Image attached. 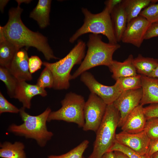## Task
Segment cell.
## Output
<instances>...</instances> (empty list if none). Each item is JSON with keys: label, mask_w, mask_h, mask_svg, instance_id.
Listing matches in <instances>:
<instances>
[{"label": "cell", "mask_w": 158, "mask_h": 158, "mask_svg": "<svg viewBox=\"0 0 158 158\" xmlns=\"http://www.w3.org/2000/svg\"><path fill=\"white\" fill-rule=\"evenodd\" d=\"M23 9L18 5L8 12V20L4 26L0 27L1 32L6 39L14 44L18 49L24 47L35 48L41 52L47 60L59 58L54 55L47 38L38 32H34L27 28L21 18Z\"/></svg>", "instance_id": "1"}, {"label": "cell", "mask_w": 158, "mask_h": 158, "mask_svg": "<svg viewBox=\"0 0 158 158\" xmlns=\"http://www.w3.org/2000/svg\"><path fill=\"white\" fill-rule=\"evenodd\" d=\"M25 109L22 107L19 112L23 123L20 125L11 124L8 126L7 131L16 135L34 139L38 145L44 147L53 136V133L48 130L47 126L51 110L47 107L41 114L35 116L27 113Z\"/></svg>", "instance_id": "2"}, {"label": "cell", "mask_w": 158, "mask_h": 158, "mask_svg": "<svg viewBox=\"0 0 158 158\" xmlns=\"http://www.w3.org/2000/svg\"><path fill=\"white\" fill-rule=\"evenodd\" d=\"M87 50L79 67L71 75L70 80L77 78L83 73L95 67L104 65L108 67L113 60L114 52L120 47L118 43H105L100 35L90 34L87 44Z\"/></svg>", "instance_id": "3"}, {"label": "cell", "mask_w": 158, "mask_h": 158, "mask_svg": "<svg viewBox=\"0 0 158 158\" xmlns=\"http://www.w3.org/2000/svg\"><path fill=\"white\" fill-rule=\"evenodd\" d=\"M86 46L84 42L79 40L77 44L63 59L53 63L43 62V65L48 68L53 74V89L62 90L69 88L71 71L75 65L81 63L85 56Z\"/></svg>", "instance_id": "4"}, {"label": "cell", "mask_w": 158, "mask_h": 158, "mask_svg": "<svg viewBox=\"0 0 158 158\" xmlns=\"http://www.w3.org/2000/svg\"><path fill=\"white\" fill-rule=\"evenodd\" d=\"M120 113L113 104L107 105L101 123L96 132L92 152L87 158H101L116 141V131Z\"/></svg>", "instance_id": "5"}, {"label": "cell", "mask_w": 158, "mask_h": 158, "mask_svg": "<svg viewBox=\"0 0 158 158\" xmlns=\"http://www.w3.org/2000/svg\"><path fill=\"white\" fill-rule=\"evenodd\" d=\"M81 11L84 16L83 23L70 37L71 43H73L82 35L90 33L103 35L107 38L109 43H118L111 14L107 8L96 14L92 13L86 8H82Z\"/></svg>", "instance_id": "6"}, {"label": "cell", "mask_w": 158, "mask_h": 158, "mask_svg": "<svg viewBox=\"0 0 158 158\" xmlns=\"http://www.w3.org/2000/svg\"><path fill=\"white\" fill-rule=\"evenodd\" d=\"M85 102L84 97L81 95L71 92L67 93L61 102V107L50 112L47 122L63 121L74 123L83 128L85 123L84 108Z\"/></svg>", "instance_id": "7"}, {"label": "cell", "mask_w": 158, "mask_h": 158, "mask_svg": "<svg viewBox=\"0 0 158 158\" xmlns=\"http://www.w3.org/2000/svg\"><path fill=\"white\" fill-rule=\"evenodd\" d=\"M107 105L95 94L90 92L85 102L84 108L85 131L96 132L100 126L104 115Z\"/></svg>", "instance_id": "8"}, {"label": "cell", "mask_w": 158, "mask_h": 158, "mask_svg": "<svg viewBox=\"0 0 158 158\" xmlns=\"http://www.w3.org/2000/svg\"><path fill=\"white\" fill-rule=\"evenodd\" d=\"M80 80L91 92L100 97L107 105L113 104L122 92L116 83L111 86L104 85L97 80L91 73L87 71L80 75Z\"/></svg>", "instance_id": "9"}, {"label": "cell", "mask_w": 158, "mask_h": 158, "mask_svg": "<svg viewBox=\"0 0 158 158\" xmlns=\"http://www.w3.org/2000/svg\"><path fill=\"white\" fill-rule=\"evenodd\" d=\"M142 95V88L123 92L113 105L120 112L118 127H121L129 114L140 104Z\"/></svg>", "instance_id": "10"}, {"label": "cell", "mask_w": 158, "mask_h": 158, "mask_svg": "<svg viewBox=\"0 0 158 158\" xmlns=\"http://www.w3.org/2000/svg\"><path fill=\"white\" fill-rule=\"evenodd\" d=\"M151 24L145 18L139 15L127 24L121 41L140 47Z\"/></svg>", "instance_id": "11"}, {"label": "cell", "mask_w": 158, "mask_h": 158, "mask_svg": "<svg viewBox=\"0 0 158 158\" xmlns=\"http://www.w3.org/2000/svg\"><path fill=\"white\" fill-rule=\"evenodd\" d=\"M116 139L120 144L142 155L147 154L151 140L145 130L135 133L122 131L116 134Z\"/></svg>", "instance_id": "12"}, {"label": "cell", "mask_w": 158, "mask_h": 158, "mask_svg": "<svg viewBox=\"0 0 158 158\" xmlns=\"http://www.w3.org/2000/svg\"><path fill=\"white\" fill-rule=\"evenodd\" d=\"M29 58L27 50L20 49L16 52L7 68L18 81H30L32 79L29 70Z\"/></svg>", "instance_id": "13"}, {"label": "cell", "mask_w": 158, "mask_h": 158, "mask_svg": "<svg viewBox=\"0 0 158 158\" xmlns=\"http://www.w3.org/2000/svg\"><path fill=\"white\" fill-rule=\"evenodd\" d=\"M47 92L44 89L36 85H32L26 81H18L14 98L17 99L25 109H30L31 100L34 96L40 95L45 97Z\"/></svg>", "instance_id": "14"}, {"label": "cell", "mask_w": 158, "mask_h": 158, "mask_svg": "<svg viewBox=\"0 0 158 158\" xmlns=\"http://www.w3.org/2000/svg\"><path fill=\"white\" fill-rule=\"evenodd\" d=\"M143 108L140 104L129 114L121 127L122 131L135 133L145 130L147 119L144 113Z\"/></svg>", "instance_id": "15"}, {"label": "cell", "mask_w": 158, "mask_h": 158, "mask_svg": "<svg viewBox=\"0 0 158 158\" xmlns=\"http://www.w3.org/2000/svg\"><path fill=\"white\" fill-rule=\"evenodd\" d=\"M141 75L142 95L140 104L158 103V78Z\"/></svg>", "instance_id": "16"}, {"label": "cell", "mask_w": 158, "mask_h": 158, "mask_svg": "<svg viewBox=\"0 0 158 158\" xmlns=\"http://www.w3.org/2000/svg\"><path fill=\"white\" fill-rule=\"evenodd\" d=\"M133 56L130 54L123 62L113 60L108 67L115 80L122 78L136 75L137 72L133 63Z\"/></svg>", "instance_id": "17"}, {"label": "cell", "mask_w": 158, "mask_h": 158, "mask_svg": "<svg viewBox=\"0 0 158 158\" xmlns=\"http://www.w3.org/2000/svg\"><path fill=\"white\" fill-rule=\"evenodd\" d=\"M51 2L50 0H39L30 13V17L36 20L41 28H44L49 24Z\"/></svg>", "instance_id": "18"}, {"label": "cell", "mask_w": 158, "mask_h": 158, "mask_svg": "<svg viewBox=\"0 0 158 158\" xmlns=\"http://www.w3.org/2000/svg\"><path fill=\"white\" fill-rule=\"evenodd\" d=\"M158 0H123L121 4L127 17V24L138 16L142 10Z\"/></svg>", "instance_id": "19"}, {"label": "cell", "mask_w": 158, "mask_h": 158, "mask_svg": "<svg viewBox=\"0 0 158 158\" xmlns=\"http://www.w3.org/2000/svg\"><path fill=\"white\" fill-rule=\"evenodd\" d=\"M111 16L116 40L120 42L127 25L126 15L121 3L114 8Z\"/></svg>", "instance_id": "20"}, {"label": "cell", "mask_w": 158, "mask_h": 158, "mask_svg": "<svg viewBox=\"0 0 158 158\" xmlns=\"http://www.w3.org/2000/svg\"><path fill=\"white\" fill-rule=\"evenodd\" d=\"M0 157L1 158H27L24 151L25 146L20 142L12 144L5 141L0 144Z\"/></svg>", "instance_id": "21"}, {"label": "cell", "mask_w": 158, "mask_h": 158, "mask_svg": "<svg viewBox=\"0 0 158 158\" xmlns=\"http://www.w3.org/2000/svg\"><path fill=\"white\" fill-rule=\"evenodd\" d=\"M19 50L14 44L5 39L0 32V65L8 68Z\"/></svg>", "instance_id": "22"}, {"label": "cell", "mask_w": 158, "mask_h": 158, "mask_svg": "<svg viewBox=\"0 0 158 158\" xmlns=\"http://www.w3.org/2000/svg\"><path fill=\"white\" fill-rule=\"evenodd\" d=\"M133 63L137 73L150 77L158 65V59L145 57L139 54L133 59Z\"/></svg>", "instance_id": "23"}, {"label": "cell", "mask_w": 158, "mask_h": 158, "mask_svg": "<svg viewBox=\"0 0 158 158\" xmlns=\"http://www.w3.org/2000/svg\"><path fill=\"white\" fill-rule=\"evenodd\" d=\"M116 83L122 92L128 90L141 88V75L137 74L134 76L121 78L116 80Z\"/></svg>", "instance_id": "24"}, {"label": "cell", "mask_w": 158, "mask_h": 158, "mask_svg": "<svg viewBox=\"0 0 158 158\" xmlns=\"http://www.w3.org/2000/svg\"><path fill=\"white\" fill-rule=\"evenodd\" d=\"M0 80L5 84L7 93L11 98H14L18 80L6 67L0 66Z\"/></svg>", "instance_id": "25"}, {"label": "cell", "mask_w": 158, "mask_h": 158, "mask_svg": "<svg viewBox=\"0 0 158 158\" xmlns=\"http://www.w3.org/2000/svg\"><path fill=\"white\" fill-rule=\"evenodd\" d=\"M89 142L85 140L74 148L66 153L60 155H50L47 158H82Z\"/></svg>", "instance_id": "26"}, {"label": "cell", "mask_w": 158, "mask_h": 158, "mask_svg": "<svg viewBox=\"0 0 158 158\" xmlns=\"http://www.w3.org/2000/svg\"><path fill=\"white\" fill-rule=\"evenodd\" d=\"M54 78L51 71L45 67L42 71L38 78L36 85L39 87L44 89L53 87Z\"/></svg>", "instance_id": "27"}, {"label": "cell", "mask_w": 158, "mask_h": 158, "mask_svg": "<svg viewBox=\"0 0 158 158\" xmlns=\"http://www.w3.org/2000/svg\"><path fill=\"white\" fill-rule=\"evenodd\" d=\"M118 151L126 155L129 158H151L147 154H140L129 148L121 145L116 141L108 152Z\"/></svg>", "instance_id": "28"}, {"label": "cell", "mask_w": 158, "mask_h": 158, "mask_svg": "<svg viewBox=\"0 0 158 158\" xmlns=\"http://www.w3.org/2000/svg\"><path fill=\"white\" fill-rule=\"evenodd\" d=\"M139 15L145 18L151 23L158 22V3L150 5L143 9Z\"/></svg>", "instance_id": "29"}, {"label": "cell", "mask_w": 158, "mask_h": 158, "mask_svg": "<svg viewBox=\"0 0 158 158\" xmlns=\"http://www.w3.org/2000/svg\"><path fill=\"white\" fill-rule=\"evenodd\" d=\"M144 130L151 139L158 138V118L147 120Z\"/></svg>", "instance_id": "30"}, {"label": "cell", "mask_w": 158, "mask_h": 158, "mask_svg": "<svg viewBox=\"0 0 158 158\" xmlns=\"http://www.w3.org/2000/svg\"><path fill=\"white\" fill-rule=\"evenodd\" d=\"M20 109L9 102L0 92V114L9 112L17 114L19 112Z\"/></svg>", "instance_id": "31"}, {"label": "cell", "mask_w": 158, "mask_h": 158, "mask_svg": "<svg viewBox=\"0 0 158 158\" xmlns=\"http://www.w3.org/2000/svg\"><path fill=\"white\" fill-rule=\"evenodd\" d=\"M43 62L40 58L36 56H32L29 58V70L31 74L35 72L41 67Z\"/></svg>", "instance_id": "32"}, {"label": "cell", "mask_w": 158, "mask_h": 158, "mask_svg": "<svg viewBox=\"0 0 158 158\" xmlns=\"http://www.w3.org/2000/svg\"><path fill=\"white\" fill-rule=\"evenodd\" d=\"M143 111L147 120L158 118V103L151 104L143 108Z\"/></svg>", "instance_id": "33"}, {"label": "cell", "mask_w": 158, "mask_h": 158, "mask_svg": "<svg viewBox=\"0 0 158 158\" xmlns=\"http://www.w3.org/2000/svg\"><path fill=\"white\" fill-rule=\"evenodd\" d=\"M158 36V22L152 23L145 35L144 40H148Z\"/></svg>", "instance_id": "34"}, {"label": "cell", "mask_w": 158, "mask_h": 158, "mask_svg": "<svg viewBox=\"0 0 158 158\" xmlns=\"http://www.w3.org/2000/svg\"><path fill=\"white\" fill-rule=\"evenodd\" d=\"M158 151V138L151 139L147 154L150 157Z\"/></svg>", "instance_id": "35"}, {"label": "cell", "mask_w": 158, "mask_h": 158, "mask_svg": "<svg viewBox=\"0 0 158 158\" xmlns=\"http://www.w3.org/2000/svg\"><path fill=\"white\" fill-rule=\"evenodd\" d=\"M123 0H107L104 3L105 7L109 10L111 13L117 6L121 4Z\"/></svg>", "instance_id": "36"}, {"label": "cell", "mask_w": 158, "mask_h": 158, "mask_svg": "<svg viewBox=\"0 0 158 158\" xmlns=\"http://www.w3.org/2000/svg\"><path fill=\"white\" fill-rule=\"evenodd\" d=\"M115 158H129L124 153L118 151H113Z\"/></svg>", "instance_id": "37"}, {"label": "cell", "mask_w": 158, "mask_h": 158, "mask_svg": "<svg viewBox=\"0 0 158 158\" xmlns=\"http://www.w3.org/2000/svg\"><path fill=\"white\" fill-rule=\"evenodd\" d=\"M101 158H115L114 153L113 151L108 152L105 153Z\"/></svg>", "instance_id": "38"}, {"label": "cell", "mask_w": 158, "mask_h": 158, "mask_svg": "<svg viewBox=\"0 0 158 158\" xmlns=\"http://www.w3.org/2000/svg\"><path fill=\"white\" fill-rule=\"evenodd\" d=\"M8 1V0H1L0 1V9L1 11L2 12H3L4 7Z\"/></svg>", "instance_id": "39"}, {"label": "cell", "mask_w": 158, "mask_h": 158, "mask_svg": "<svg viewBox=\"0 0 158 158\" xmlns=\"http://www.w3.org/2000/svg\"><path fill=\"white\" fill-rule=\"evenodd\" d=\"M150 77L158 78V65L152 73Z\"/></svg>", "instance_id": "40"}, {"label": "cell", "mask_w": 158, "mask_h": 158, "mask_svg": "<svg viewBox=\"0 0 158 158\" xmlns=\"http://www.w3.org/2000/svg\"><path fill=\"white\" fill-rule=\"evenodd\" d=\"M16 1L17 2L18 5H20V4L22 3H25L27 4L29 3L31 1L28 0H16Z\"/></svg>", "instance_id": "41"}, {"label": "cell", "mask_w": 158, "mask_h": 158, "mask_svg": "<svg viewBox=\"0 0 158 158\" xmlns=\"http://www.w3.org/2000/svg\"><path fill=\"white\" fill-rule=\"evenodd\" d=\"M151 157V158H158V151L154 153Z\"/></svg>", "instance_id": "42"}, {"label": "cell", "mask_w": 158, "mask_h": 158, "mask_svg": "<svg viewBox=\"0 0 158 158\" xmlns=\"http://www.w3.org/2000/svg\"><path fill=\"white\" fill-rule=\"evenodd\" d=\"M82 158H85L84 156H83Z\"/></svg>", "instance_id": "43"}]
</instances>
